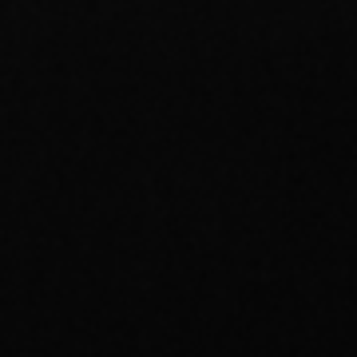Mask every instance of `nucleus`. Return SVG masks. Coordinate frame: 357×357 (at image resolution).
<instances>
[]
</instances>
